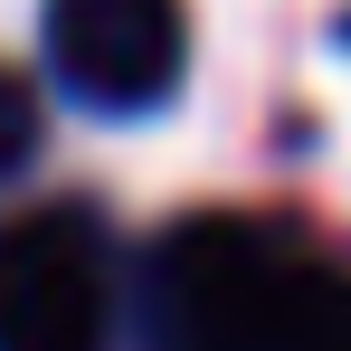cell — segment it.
<instances>
[{
    "label": "cell",
    "instance_id": "cell-3",
    "mask_svg": "<svg viewBox=\"0 0 351 351\" xmlns=\"http://www.w3.org/2000/svg\"><path fill=\"white\" fill-rule=\"evenodd\" d=\"M48 38V66L76 105L95 114H143L180 86V58H190V19L180 0H48L38 19Z\"/></svg>",
    "mask_w": 351,
    "mask_h": 351
},
{
    "label": "cell",
    "instance_id": "cell-2",
    "mask_svg": "<svg viewBox=\"0 0 351 351\" xmlns=\"http://www.w3.org/2000/svg\"><path fill=\"white\" fill-rule=\"evenodd\" d=\"M114 247L95 209L0 219V351H114Z\"/></svg>",
    "mask_w": 351,
    "mask_h": 351
},
{
    "label": "cell",
    "instance_id": "cell-4",
    "mask_svg": "<svg viewBox=\"0 0 351 351\" xmlns=\"http://www.w3.org/2000/svg\"><path fill=\"white\" fill-rule=\"evenodd\" d=\"M29 152H38V86L19 66H0V180L19 171Z\"/></svg>",
    "mask_w": 351,
    "mask_h": 351
},
{
    "label": "cell",
    "instance_id": "cell-1",
    "mask_svg": "<svg viewBox=\"0 0 351 351\" xmlns=\"http://www.w3.org/2000/svg\"><path fill=\"white\" fill-rule=\"evenodd\" d=\"M143 351H351V276L266 219H180L143 256Z\"/></svg>",
    "mask_w": 351,
    "mask_h": 351
}]
</instances>
